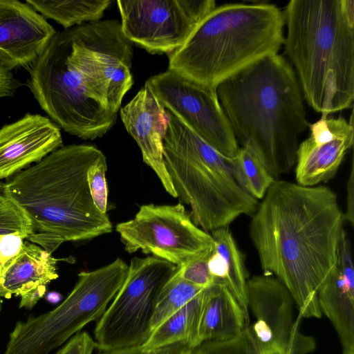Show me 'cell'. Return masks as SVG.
Segmentation results:
<instances>
[{"label":"cell","mask_w":354,"mask_h":354,"mask_svg":"<svg viewBox=\"0 0 354 354\" xmlns=\"http://www.w3.org/2000/svg\"><path fill=\"white\" fill-rule=\"evenodd\" d=\"M132 57L119 21L86 23L55 32L28 67V85L55 124L94 140L113 127L132 87Z\"/></svg>","instance_id":"6da1fadb"},{"label":"cell","mask_w":354,"mask_h":354,"mask_svg":"<svg viewBox=\"0 0 354 354\" xmlns=\"http://www.w3.org/2000/svg\"><path fill=\"white\" fill-rule=\"evenodd\" d=\"M262 199L249 231L264 274L287 288L301 317L320 318L317 293L336 265L345 221L337 196L276 180Z\"/></svg>","instance_id":"7a4b0ae2"},{"label":"cell","mask_w":354,"mask_h":354,"mask_svg":"<svg viewBox=\"0 0 354 354\" xmlns=\"http://www.w3.org/2000/svg\"><path fill=\"white\" fill-rule=\"evenodd\" d=\"M216 93L238 144L252 151L275 180L289 172L308 127L291 64L278 54L267 57L221 83Z\"/></svg>","instance_id":"3957f363"},{"label":"cell","mask_w":354,"mask_h":354,"mask_svg":"<svg viewBox=\"0 0 354 354\" xmlns=\"http://www.w3.org/2000/svg\"><path fill=\"white\" fill-rule=\"evenodd\" d=\"M104 155L96 147H61L17 173L1 191L26 214L34 233L29 239L52 253L64 241L92 239L110 233L106 214L95 205L87 171Z\"/></svg>","instance_id":"277c9868"},{"label":"cell","mask_w":354,"mask_h":354,"mask_svg":"<svg viewBox=\"0 0 354 354\" xmlns=\"http://www.w3.org/2000/svg\"><path fill=\"white\" fill-rule=\"evenodd\" d=\"M283 15L285 53L308 104L321 117L352 107L354 1L292 0Z\"/></svg>","instance_id":"5b68a950"},{"label":"cell","mask_w":354,"mask_h":354,"mask_svg":"<svg viewBox=\"0 0 354 354\" xmlns=\"http://www.w3.org/2000/svg\"><path fill=\"white\" fill-rule=\"evenodd\" d=\"M284 25L283 12L273 4L216 6L168 55V70L216 89L242 70L277 54L284 42Z\"/></svg>","instance_id":"8992f818"},{"label":"cell","mask_w":354,"mask_h":354,"mask_svg":"<svg viewBox=\"0 0 354 354\" xmlns=\"http://www.w3.org/2000/svg\"><path fill=\"white\" fill-rule=\"evenodd\" d=\"M168 124L163 158L180 203L191 207L193 223L207 232L227 227L259 203L238 181L232 158L225 157L165 109Z\"/></svg>","instance_id":"52a82bcc"},{"label":"cell","mask_w":354,"mask_h":354,"mask_svg":"<svg viewBox=\"0 0 354 354\" xmlns=\"http://www.w3.org/2000/svg\"><path fill=\"white\" fill-rule=\"evenodd\" d=\"M129 266L120 258L81 272L67 297L53 310L19 321L3 354H48L98 320L122 287Z\"/></svg>","instance_id":"ba28073f"},{"label":"cell","mask_w":354,"mask_h":354,"mask_svg":"<svg viewBox=\"0 0 354 354\" xmlns=\"http://www.w3.org/2000/svg\"><path fill=\"white\" fill-rule=\"evenodd\" d=\"M177 267L154 256L131 260L125 280L94 329L98 351L140 346L149 339L160 293Z\"/></svg>","instance_id":"9c48e42d"},{"label":"cell","mask_w":354,"mask_h":354,"mask_svg":"<svg viewBox=\"0 0 354 354\" xmlns=\"http://www.w3.org/2000/svg\"><path fill=\"white\" fill-rule=\"evenodd\" d=\"M128 253L144 254L180 267L214 248L212 236L196 226L183 204L140 206L133 218L115 226Z\"/></svg>","instance_id":"30bf717a"},{"label":"cell","mask_w":354,"mask_h":354,"mask_svg":"<svg viewBox=\"0 0 354 354\" xmlns=\"http://www.w3.org/2000/svg\"><path fill=\"white\" fill-rule=\"evenodd\" d=\"M117 4L124 36L151 54L167 55L216 7L213 0H118Z\"/></svg>","instance_id":"8fae6325"},{"label":"cell","mask_w":354,"mask_h":354,"mask_svg":"<svg viewBox=\"0 0 354 354\" xmlns=\"http://www.w3.org/2000/svg\"><path fill=\"white\" fill-rule=\"evenodd\" d=\"M167 109L221 154L235 158L239 144L221 106L216 89L167 70L151 76L145 86Z\"/></svg>","instance_id":"7c38bea8"},{"label":"cell","mask_w":354,"mask_h":354,"mask_svg":"<svg viewBox=\"0 0 354 354\" xmlns=\"http://www.w3.org/2000/svg\"><path fill=\"white\" fill-rule=\"evenodd\" d=\"M248 307L256 322L250 326L266 350L284 354H308L315 339L301 334L292 319V298L287 288L271 275L254 276L247 281Z\"/></svg>","instance_id":"4fadbf2b"},{"label":"cell","mask_w":354,"mask_h":354,"mask_svg":"<svg viewBox=\"0 0 354 354\" xmlns=\"http://www.w3.org/2000/svg\"><path fill=\"white\" fill-rule=\"evenodd\" d=\"M310 135L297 151V184L313 187L332 178L353 145V114L344 118L321 117L308 124Z\"/></svg>","instance_id":"5bb4252c"},{"label":"cell","mask_w":354,"mask_h":354,"mask_svg":"<svg viewBox=\"0 0 354 354\" xmlns=\"http://www.w3.org/2000/svg\"><path fill=\"white\" fill-rule=\"evenodd\" d=\"M57 31L26 2L0 0V64L29 67Z\"/></svg>","instance_id":"9a60e30c"},{"label":"cell","mask_w":354,"mask_h":354,"mask_svg":"<svg viewBox=\"0 0 354 354\" xmlns=\"http://www.w3.org/2000/svg\"><path fill=\"white\" fill-rule=\"evenodd\" d=\"M62 145L60 129L39 114L26 113L3 126L0 129V179L39 162Z\"/></svg>","instance_id":"2e32d148"},{"label":"cell","mask_w":354,"mask_h":354,"mask_svg":"<svg viewBox=\"0 0 354 354\" xmlns=\"http://www.w3.org/2000/svg\"><path fill=\"white\" fill-rule=\"evenodd\" d=\"M120 115L138 144L145 163L154 171L165 191L176 198L163 158V140L168 124L165 108L144 86L120 109Z\"/></svg>","instance_id":"e0dca14e"},{"label":"cell","mask_w":354,"mask_h":354,"mask_svg":"<svg viewBox=\"0 0 354 354\" xmlns=\"http://www.w3.org/2000/svg\"><path fill=\"white\" fill-rule=\"evenodd\" d=\"M351 244L342 232L336 265L317 293L319 309L339 338L342 353L354 354V270Z\"/></svg>","instance_id":"ac0fdd59"},{"label":"cell","mask_w":354,"mask_h":354,"mask_svg":"<svg viewBox=\"0 0 354 354\" xmlns=\"http://www.w3.org/2000/svg\"><path fill=\"white\" fill-rule=\"evenodd\" d=\"M249 325L250 317L225 285L214 283L204 289L199 344L205 341L228 340Z\"/></svg>","instance_id":"d6986e66"},{"label":"cell","mask_w":354,"mask_h":354,"mask_svg":"<svg viewBox=\"0 0 354 354\" xmlns=\"http://www.w3.org/2000/svg\"><path fill=\"white\" fill-rule=\"evenodd\" d=\"M50 253L28 241L0 273V296H21L58 278L57 262Z\"/></svg>","instance_id":"ffe728a7"},{"label":"cell","mask_w":354,"mask_h":354,"mask_svg":"<svg viewBox=\"0 0 354 354\" xmlns=\"http://www.w3.org/2000/svg\"><path fill=\"white\" fill-rule=\"evenodd\" d=\"M204 289L153 330L142 346L158 348L180 342L192 348L197 346Z\"/></svg>","instance_id":"44dd1931"},{"label":"cell","mask_w":354,"mask_h":354,"mask_svg":"<svg viewBox=\"0 0 354 354\" xmlns=\"http://www.w3.org/2000/svg\"><path fill=\"white\" fill-rule=\"evenodd\" d=\"M46 19H50L68 29L100 21L109 7L111 0H26Z\"/></svg>","instance_id":"7402d4cb"},{"label":"cell","mask_w":354,"mask_h":354,"mask_svg":"<svg viewBox=\"0 0 354 354\" xmlns=\"http://www.w3.org/2000/svg\"><path fill=\"white\" fill-rule=\"evenodd\" d=\"M214 248L225 259L226 277L223 285L229 290L248 317L247 272L243 259L235 240L227 227L212 232Z\"/></svg>","instance_id":"603a6c76"},{"label":"cell","mask_w":354,"mask_h":354,"mask_svg":"<svg viewBox=\"0 0 354 354\" xmlns=\"http://www.w3.org/2000/svg\"><path fill=\"white\" fill-rule=\"evenodd\" d=\"M236 177L241 186L252 197L262 199L276 180L268 172L260 158L250 149L240 147L232 158Z\"/></svg>","instance_id":"cb8c5ba5"},{"label":"cell","mask_w":354,"mask_h":354,"mask_svg":"<svg viewBox=\"0 0 354 354\" xmlns=\"http://www.w3.org/2000/svg\"><path fill=\"white\" fill-rule=\"evenodd\" d=\"M203 289L183 279L176 272L165 283L158 297L151 324V333Z\"/></svg>","instance_id":"d4e9b609"},{"label":"cell","mask_w":354,"mask_h":354,"mask_svg":"<svg viewBox=\"0 0 354 354\" xmlns=\"http://www.w3.org/2000/svg\"><path fill=\"white\" fill-rule=\"evenodd\" d=\"M189 354H283L265 349L256 338L250 326L225 341H205L192 349Z\"/></svg>","instance_id":"484cf974"},{"label":"cell","mask_w":354,"mask_h":354,"mask_svg":"<svg viewBox=\"0 0 354 354\" xmlns=\"http://www.w3.org/2000/svg\"><path fill=\"white\" fill-rule=\"evenodd\" d=\"M0 190V236L17 234L29 239L34 230L24 212Z\"/></svg>","instance_id":"4316f807"},{"label":"cell","mask_w":354,"mask_h":354,"mask_svg":"<svg viewBox=\"0 0 354 354\" xmlns=\"http://www.w3.org/2000/svg\"><path fill=\"white\" fill-rule=\"evenodd\" d=\"M107 168L106 158L104 156L87 171V181L92 199L98 210L104 214H106L108 204V187L105 177Z\"/></svg>","instance_id":"83f0119b"},{"label":"cell","mask_w":354,"mask_h":354,"mask_svg":"<svg viewBox=\"0 0 354 354\" xmlns=\"http://www.w3.org/2000/svg\"><path fill=\"white\" fill-rule=\"evenodd\" d=\"M212 251L177 267L176 274L183 279L201 288L210 286L215 281L208 268V259Z\"/></svg>","instance_id":"f1b7e54d"},{"label":"cell","mask_w":354,"mask_h":354,"mask_svg":"<svg viewBox=\"0 0 354 354\" xmlns=\"http://www.w3.org/2000/svg\"><path fill=\"white\" fill-rule=\"evenodd\" d=\"M192 348L185 343H177L158 348H147L142 346L98 351L97 354H189Z\"/></svg>","instance_id":"f546056e"},{"label":"cell","mask_w":354,"mask_h":354,"mask_svg":"<svg viewBox=\"0 0 354 354\" xmlns=\"http://www.w3.org/2000/svg\"><path fill=\"white\" fill-rule=\"evenodd\" d=\"M24 243L17 234L0 236V273L19 254Z\"/></svg>","instance_id":"4dcf8cb0"},{"label":"cell","mask_w":354,"mask_h":354,"mask_svg":"<svg viewBox=\"0 0 354 354\" xmlns=\"http://www.w3.org/2000/svg\"><path fill=\"white\" fill-rule=\"evenodd\" d=\"M96 348L95 340L86 332H80L55 354H93Z\"/></svg>","instance_id":"1f68e13d"},{"label":"cell","mask_w":354,"mask_h":354,"mask_svg":"<svg viewBox=\"0 0 354 354\" xmlns=\"http://www.w3.org/2000/svg\"><path fill=\"white\" fill-rule=\"evenodd\" d=\"M21 85L14 76L12 70L0 64V100L13 96Z\"/></svg>","instance_id":"d6a6232c"},{"label":"cell","mask_w":354,"mask_h":354,"mask_svg":"<svg viewBox=\"0 0 354 354\" xmlns=\"http://www.w3.org/2000/svg\"><path fill=\"white\" fill-rule=\"evenodd\" d=\"M354 168L352 161L350 176L347 183L346 211L344 214V220L353 226L354 224Z\"/></svg>","instance_id":"836d02e7"},{"label":"cell","mask_w":354,"mask_h":354,"mask_svg":"<svg viewBox=\"0 0 354 354\" xmlns=\"http://www.w3.org/2000/svg\"><path fill=\"white\" fill-rule=\"evenodd\" d=\"M46 290V286H40L21 296L19 308L32 309L37 301L43 297Z\"/></svg>","instance_id":"e575fe53"},{"label":"cell","mask_w":354,"mask_h":354,"mask_svg":"<svg viewBox=\"0 0 354 354\" xmlns=\"http://www.w3.org/2000/svg\"><path fill=\"white\" fill-rule=\"evenodd\" d=\"M62 299V295L57 292H48L46 295V299L53 304L58 303Z\"/></svg>","instance_id":"d590c367"},{"label":"cell","mask_w":354,"mask_h":354,"mask_svg":"<svg viewBox=\"0 0 354 354\" xmlns=\"http://www.w3.org/2000/svg\"><path fill=\"white\" fill-rule=\"evenodd\" d=\"M1 297L0 296V313H1V306H2V300H1Z\"/></svg>","instance_id":"8d00e7d4"},{"label":"cell","mask_w":354,"mask_h":354,"mask_svg":"<svg viewBox=\"0 0 354 354\" xmlns=\"http://www.w3.org/2000/svg\"><path fill=\"white\" fill-rule=\"evenodd\" d=\"M3 184L0 183V190L2 189Z\"/></svg>","instance_id":"74e56055"}]
</instances>
